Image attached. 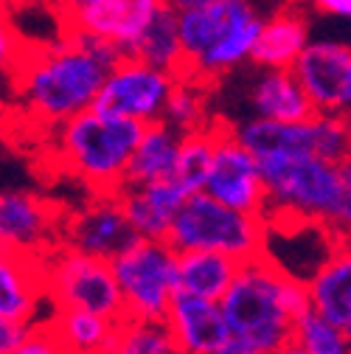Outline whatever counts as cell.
Masks as SVG:
<instances>
[{
    "instance_id": "6da1fadb",
    "label": "cell",
    "mask_w": 351,
    "mask_h": 354,
    "mask_svg": "<svg viewBox=\"0 0 351 354\" xmlns=\"http://www.w3.org/2000/svg\"><path fill=\"white\" fill-rule=\"evenodd\" d=\"M118 57L107 42L65 28L54 42L26 46L9 82L23 113L51 132L93 107L99 87Z\"/></svg>"
},
{
    "instance_id": "7a4b0ae2",
    "label": "cell",
    "mask_w": 351,
    "mask_h": 354,
    "mask_svg": "<svg viewBox=\"0 0 351 354\" xmlns=\"http://www.w3.org/2000/svg\"><path fill=\"white\" fill-rule=\"evenodd\" d=\"M258 171L267 194L265 219L315 225L334 239H348L351 160L284 155L258 160Z\"/></svg>"
},
{
    "instance_id": "3957f363",
    "label": "cell",
    "mask_w": 351,
    "mask_h": 354,
    "mask_svg": "<svg viewBox=\"0 0 351 354\" xmlns=\"http://www.w3.org/2000/svg\"><path fill=\"white\" fill-rule=\"evenodd\" d=\"M310 306L306 284L284 273L265 253L242 261L219 298L228 335L256 354H273L292 337V321Z\"/></svg>"
},
{
    "instance_id": "277c9868",
    "label": "cell",
    "mask_w": 351,
    "mask_h": 354,
    "mask_svg": "<svg viewBox=\"0 0 351 354\" xmlns=\"http://www.w3.org/2000/svg\"><path fill=\"white\" fill-rule=\"evenodd\" d=\"M174 17L183 48V76L216 84L250 62L261 26L253 0H205Z\"/></svg>"
},
{
    "instance_id": "5b68a950",
    "label": "cell",
    "mask_w": 351,
    "mask_h": 354,
    "mask_svg": "<svg viewBox=\"0 0 351 354\" xmlns=\"http://www.w3.org/2000/svg\"><path fill=\"white\" fill-rule=\"evenodd\" d=\"M144 124L84 110L51 129L54 158L73 180L93 192H115L124 183L126 163L133 155Z\"/></svg>"
},
{
    "instance_id": "8992f818",
    "label": "cell",
    "mask_w": 351,
    "mask_h": 354,
    "mask_svg": "<svg viewBox=\"0 0 351 354\" xmlns=\"http://www.w3.org/2000/svg\"><path fill=\"white\" fill-rule=\"evenodd\" d=\"M166 242L178 253L211 250L242 264L265 253L267 219L234 211L208 197L205 192H194L183 200L180 211L174 214Z\"/></svg>"
},
{
    "instance_id": "52a82bcc",
    "label": "cell",
    "mask_w": 351,
    "mask_h": 354,
    "mask_svg": "<svg viewBox=\"0 0 351 354\" xmlns=\"http://www.w3.org/2000/svg\"><path fill=\"white\" fill-rule=\"evenodd\" d=\"M110 270L121 295L124 318L163 321L171 298L178 295V250L166 239H135L124 248Z\"/></svg>"
},
{
    "instance_id": "ba28073f",
    "label": "cell",
    "mask_w": 351,
    "mask_h": 354,
    "mask_svg": "<svg viewBox=\"0 0 351 354\" xmlns=\"http://www.w3.org/2000/svg\"><path fill=\"white\" fill-rule=\"evenodd\" d=\"M42 284L51 309H84L110 321H121V295L110 261L57 245L42 256Z\"/></svg>"
},
{
    "instance_id": "9c48e42d",
    "label": "cell",
    "mask_w": 351,
    "mask_h": 354,
    "mask_svg": "<svg viewBox=\"0 0 351 354\" xmlns=\"http://www.w3.org/2000/svg\"><path fill=\"white\" fill-rule=\"evenodd\" d=\"M178 76L144 65L135 57H118L115 65L107 71L93 110L115 118H126L135 124H155L160 121L163 104Z\"/></svg>"
},
{
    "instance_id": "30bf717a",
    "label": "cell",
    "mask_w": 351,
    "mask_h": 354,
    "mask_svg": "<svg viewBox=\"0 0 351 354\" xmlns=\"http://www.w3.org/2000/svg\"><path fill=\"white\" fill-rule=\"evenodd\" d=\"M292 76L301 84L312 113L348 115L351 110V48L337 37H315L292 62Z\"/></svg>"
},
{
    "instance_id": "8fae6325",
    "label": "cell",
    "mask_w": 351,
    "mask_h": 354,
    "mask_svg": "<svg viewBox=\"0 0 351 354\" xmlns=\"http://www.w3.org/2000/svg\"><path fill=\"white\" fill-rule=\"evenodd\" d=\"M202 192L242 214L265 216L267 211V194L261 183L258 160L236 141L231 124L219 121L216 138H214V155L205 174Z\"/></svg>"
},
{
    "instance_id": "7c38bea8",
    "label": "cell",
    "mask_w": 351,
    "mask_h": 354,
    "mask_svg": "<svg viewBox=\"0 0 351 354\" xmlns=\"http://www.w3.org/2000/svg\"><path fill=\"white\" fill-rule=\"evenodd\" d=\"M65 205L37 192H0V248L42 259L59 245Z\"/></svg>"
},
{
    "instance_id": "4fadbf2b",
    "label": "cell",
    "mask_w": 351,
    "mask_h": 354,
    "mask_svg": "<svg viewBox=\"0 0 351 354\" xmlns=\"http://www.w3.org/2000/svg\"><path fill=\"white\" fill-rule=\"evenodd\" d=\"M138 236L129 228L115 192H93L82 205L65 208L59 242L79 253L113 261Z\"/></svg>"
},
{
    "instance_id": "5bb4252c",
    "label": "cell",
    "mask_w": 351,
    "mask_h": 354,
    "mask_svg": "<svg viewBox=\"0 0 351 354\" xmlns=\"http://www.w3.org/2000/svg\"><path fill=\"white\" fill-rule=\"evenodd\" d=\"M160 9L163 0H84L68 15L65 28L91 34L113 46L121 57H129L135 39Z\"/></svg>"
},
{
    "instance_id": "9a60e30c",
    "label": "cell",
    "mask_w": 351,
    "mask_h": 354,
    "mask_svg": "<svg viewBox=\"0 0 351 354\" xmlns=\"http://www.w3.org/2000/svg\"><path fill=\"white\" fill-rule=\"evenodd\" d=\"M51 306L42 284V259L0 248V318L17 324H42Z\"/></svg>"
},
{
    "instance_id": "2e32d148",
    "label": "cell",
    "mask_w": 351,
    "mask_h": 354,
    "mask_svg": "<svg viewBox=\"0 0 351 354\" xmlns=\"http://www.w3.org/2000/svg\"><path fill=\"white\" fill-rule=\"evenodd\" d=\"M163 326L180 354H214L231 337L219 313V301H205L189 292H178L171 298Z\"/></svg>"
},
{
    "instance_id": "e0dca14e",
    "label": "cell",
    "mask_w": 351,
    "mask_h": 354,
    "mask_svg": "<svg viewBox=\"0 0 351 354\" xmlns=\"http://www.w3.org/2000/svg\"><path fill=\"white\" fill-rule=\"evenodd\" d=\"M121 211L129 228L141 239H166L174 214L189 197L178 180H152V183H121L115 189Z\"/></svg>"
},
{
    "instance_id": "ac0fdd59",
    "label": "cell",
    "mask_w": 351,
    "mask_h": 354,
    "mask_svg": "<svg viewBox=\"0 0 351 354\" xmlns=\"http://www.w3.org/2000/svg\"><path fill=\"white\" fill-rule=\"evenodd\" d=\"M231 129L236 141L256 160L284 155H318V113L303 121L247 118Z\"/></svg>"
},
{
    "instance_id": "d6986e66",
    "label": "cell",
    "mask_w": 351,
    "mask_h": 354,
    "mask_svg": "<svg viewBox=\"0 0 351 354\" xmlns=\"http://www.w3.org/2000/svg\"><path fill=\"white\" fill-rule=\"evenodd\" d=\"M306 295L310 306L334 326L351 332V250L348 239L337 242L326 259L306 276Z\"/></svg>"
},
{
    "instance_id": "ffe728a7",
    "label": "cell",
    "mask_w": 351,
    "mask_h": 354,
    "mask_svg": "<svg viewBox=\"0 0 351 354\" xmlns=\"http://www.w3.org/2000/svg\"><path fill=\"white\" fill-rule=\"evenodd\" d=\"M310 39H312L310 17H306L298 6H287L281 12H273L270 17H261L247 65L290 71Z\"/></svg>"
},
{
    "instance_id": "44dd1931",
    "label": "cell",
    "mask_w": 351,
    "mask_h": 354,
    "mask_svg": "<svg viewBox=\"0 0 351 354\" xmlns=\"http://www.w3.org/2000/svg\"><path fill=\"white\" fill-rule=\"evenodd\" d=\"M247 102L253 118L267 121H303L315 115L312 104L306 102L301 84L295 82L292 71L284 68H256L250 79Z\"/></svg>"
},
{
    "instance_id": "7402d4cb",
    "label": "cell",
    "mask_w": 351,
    "mask_h": 354,
    "mask_svg": "<svg viewBox=\"0 0 351 354\" xmlns=\"http://www.w3.org/2000/svg\"><path fill=\"white\" fill-rule=\"evenodd\" d=\"M180 136L169 129L163 121L146 124L141 138L129 155L124 183H152V180H171L174 163H178Z\"/></svg>"
},
{
    "instance_id": "603a6c76",
    "label": "cell",
    "mask_w": 351,
    "mask_h": 354,
    "mask_svg": "<svg viewBox=\"0 0 351 354\" xmlns=\"http://www.w3.org/2000/svg\"><path fill=\"white\" fill-rule=\"evenodd\" d=\"M46 324L54 332L62 354H107L118 321L84 309H51Z\"/></svg>"
},
{
    "instance_id": "cb8c5ba5",
    "label": "cell",
    "mask_w": 351,
    "mask_h": 354,
    "mask_svg": "<svg viewBox=\"0 0 351 354\" xmlns=\"http://www.w3.org/2000/svg\"><path fill=\"white\" fill-rule=\"evenodd\" d=\"M236 270H239V261L222 253L186 250V253H178V290L205 301H219L231 287Z\"/></svg>"
},
{
    "instance_id": "d4e9b609",
    "label": "cell",
    "mask_w": 351,
    "mask_h": 354,
    "mask_svg": "<svg viewBox=\"0 0 351 354\" xmlns=\"http://www.w3.org/2000/svg\"><path fill=\"white\" fill-rule=\"evenodd\" d=\"M211 87L214 84L200 82L194 76H178L163 104L160 121L178 136H189V132L211 127L216 121V115L211 113Z\"/></svg>"
},
{
    "instance_id": "484cf974",
    "label": "cell",
    "mask_w": 351,
    "mask_h": 354,
    "mask_svg": "<svg viewBox=\"0 0 351 354\" xmlns=\"http://www.w3.org/2000/svg\"><path fill=\"white\" fill-rule=\"evenodd\" d=\"M129 57L141 59L144 65H152L158 71H166L171 76H183V48L178 34V17L166 6L152 17V23L141 31Z\"/></svg>"
},
{
    "instance_id": "4316f807",
    "label": "cell",
    "mask_w": 351,
    "mask_h": 354,
    "mask_svg": "<svg viewBox=\"0 0 351 354\" xmlns=\"http://www.w3.org/2000/svg\"><path fill=\"white\" fill-rule=\"evenodd\" d=\"M216 127L219 118L197 132H189V136H180V147H178V163H174V177L178 186L186 194L202 192L205 183V174L211 166V155H214V138H216Z\"/></svg>"
},
{
    "instance_id": "83f0119b",
    "label": "cell",
    "mask_w": 351,
    "mask_h": 354,
    "mask_svg": "<svg viewBox=\"0 0 351 354\" xmlns=\"http://www.w3.org/2000/svg\"><path fill=\"white\" fill-rule=\"evenodd\" d=\"M290 343H295L306 354H351V332L334 326L312 306H306L292 321Z\"/></svg>"
},
{
    "instance_id": "f1b7e54d",
    "label": "cell",
    "mask_w": 351,
    "mask_h": 354,
    "mask_svg": "<svg viewBox=\"0 0 351 354\" xmlns=\"http://www.w3.org/2000/svg\"><path fill=\"white\" fill-rule=\"evenodd\" d=\"M107 354H180L163 321L121 318Z\"/></svg>"
},
{
    "instance_id": "f546056e",
    "label": "cell",
    "mask_w": 351,
    "mask_h": 354,
    "mask_svg": "<svg viewBox=\"0 0 351 354\" xmlns=\"http://www.w3.org/2000/svg\"><path fill=\"white\" fill-rule=\"evenodd\" d=\"M15 0H0V79H12L23 51H26V42L15 26Z\"/></svg>"
},
{
    "instance_id": "4dcf8cb0",
    "label": "cell",
    "mask_w": 351,
    "mask_h": 354,
    "mask_svg": "<svg viewBox=\"0 0 351 354\" xmlns=\"http://www.w3.org/2000/svg\"><path fill=\"white\" fill-rule=\"evenodd\" d=\"M6 354H62V348H59L54 332L48 329V324L42 321V324H34L28 329V335L15 348H9Z\"/></svg>"
},
{
    "instance_id": "1f68e13d",
    "label": "cell",
    "mask_w": 351,
    "mask_h": 354,
    "mask_svg": "<svg viewBox=\"0 0 351 354\" xmlns=\"http://www.w3.org/2000/svg\"><path fill=\"white\" fill-rule=\"evenodd\" d=\"M28 324H17V321H6L0 318V354H6L9 348H15L26 335H28Z\"/></svg>"
},
{
    "instance_id": "d6a6232c",
    "label": "cell",
    "mask_w": 351,
    "mask_h": 354,
    "mask_svg": "<svg viewBox=\"0 0 351 354\" xmlns=\"http://www.w3.org/2000/svg\"><path fill=\"white\" fill-rule=\"evenodd\" d=\"M306 6L334 20H348L351 15V0H306Z\"/></svg>"
},
{
    "instance_id": "836d02e7",
    "label": "cell",
    "mask_w": 351,
    "mask_h": 354,
    "mask_svg": "<svg viewBox=\"0 0 351 354\" xmlns=\"http://www.w3.org/2000/svg\"><path fill=\"white\" fill-rule=\"evenodd\" d=\"M37 3H42L46 9H51V12L65 23V20H68V15H70V12H76V9L84 3V0H37Z\"/></svg>"
},
{
    "instance_id": "e575fe53",
    "label": "cell",
    "mask_w": 351,
    "mask_h": 354,
    "mask_svg": "<svg viewBox=\"0 0 351 354\" xmlns=\"http://www.w3.org/2000/svg\"><path fill=\"white\" fill-rule=\"evenodd\" d=\"M214 354H256L253 348H247L245 343H239V340H234V337H228L222 346H219Z\"/></svg>"
},
{
    "instance_id": "d590c367",
    "label": "cell",
    "mask_w": 351,
    "mask_h": 354,
    "mask_svg": "<svg viewBox=\"0 0 351 354\" xmlns=\"http://www.w3.org/2000/svg\"><path fill=\"white\" fill-rule=\"evenodd\" d=\"M200 3H205V0H163V6H166L169 12H174V15H180V12H186V9H194V6H200Z\"/></svg>"
},
{
    "instance_id": "8d00e7d4",
    "label": "cell",
    "mask_w": 351,
    "mask_h": 354,
    "mask_svg": "<svg viewBox=\"0 0 351 354\" xmlns=\"http://www.w3.org/2000/svg\"><path fill=\"white\" fill-rule=\"evenodd\" d=\"M273 354H306V351H301L295 343H287V346H281L278 351H273Z\"/></svg>"
}]
</instances>
